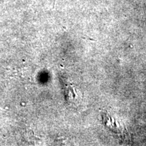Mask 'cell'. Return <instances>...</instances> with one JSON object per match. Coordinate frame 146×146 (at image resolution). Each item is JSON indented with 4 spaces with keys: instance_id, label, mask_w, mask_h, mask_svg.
Wrapping results in <instances>:
<instances>
[{
    "instance_id": "1",
    "label": "cell",
    "mask_w": 146,
    "mask_h": 146,
    "mask_svg": "<svg viewBox=\"0 0 146 146\" xmlns=\"http://www.w3.org/2000/svg\"><path fill=\"white\" fill-rule=\"evenodd\" d=\"M56 0H54V3H56Z\"/></svg>"
}]
</instances>
